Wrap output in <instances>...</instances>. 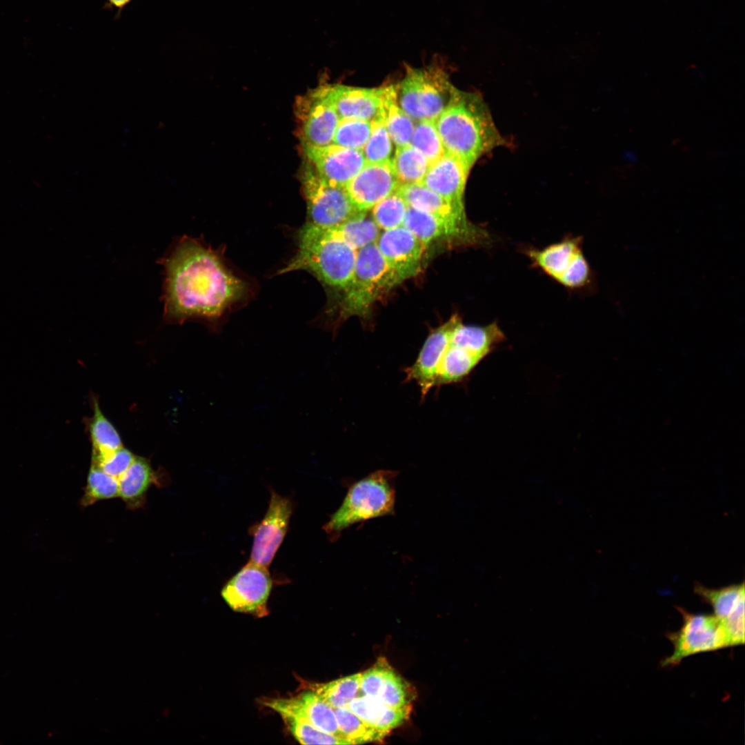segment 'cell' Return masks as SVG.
<instances>
[{"label":"cell","instance_id":"38","mask_svg":"<svg viewBox=\"0 0 745 745\" xmlns=\"http://www.w3.org/2000/svg\"><path fill=\"white\" fill-rule=\"evenodd\" d=\"M135 456L123 446L105 455L92 458V464L117 479L130 466Z\"/></svg>","mask_w":745,"mask_h":745},{"label":"cell","instance_id":"12","mask_svg":"<svg viewBox=\"0 0 745 745\" xmlns=\"http://www.w3.org/2000/svg\"><path fill=\"white\" fill-rule=\"evenodd\" d=\"M291 499L270 491L268 507L263 519L249 528L253 537L250 561L268 567L288 530L292 513Z\"/></svg>","mask_w":745,"mask_h":745},{"label":"cell","instance_id":"30","mask_svg":"<svg viewBox=\"0 0 745 745\" xmlns=\"http://www.w3.org/2000/svg\"><path fill=\"white\" fill-rule=\"evenodd\" d=\"M361 675L356 673L325 684H313L311 690L334 709L346 707L359 696Z\"/></svg>","mask_w":745,"mask_h":745},{"label":"cell","instance_id":"4","mask_svg":"<svg viewBox=\"0 0 745 745\" xmlns=\"http://www.w3.org/2000/svg\"><path fill=\"white\" fill-rule=\"evenodd\" d=\"M397 475L396 471L378 470L354 483L341 506L323 526L330 539L337 540L354 524L393 514Z\"/></svg>","mask_w":745,"mask_h":745},{"label":"cell","instance_id":"31","mask_svg":"<svg viewBox=\"0 0 745 745\" xmlns=\"http://www.w3.org/2000/svg\"><path fill=\"white\" fill-rule=\"evenodd\" d=\"M119 480L92 464L90 468L84 493L81 499L86 507L99 501L119 497Z\"/></svg>","mask_w":745,"mask_h":745},{"label":"cell","instance_id":"27","mask_svg":"<svg viewBox=\"0 0 745 745\" xmlns=\"http://www.w3.org/2000/svg\"><path fill=\"white\" fill-rule=\"evenodd\" d=\"M391 163L399 185L421 183L429 166L411 144L397 146Z\"/></svg>","mask_w":745,"mask_h":745},{"label":"cell","instance_id":"22","mask_svg":"<svg viewBox=\"0 0 745 745\" xmlns=\"http://www.w3.org/2000/svg\"><path fill=\"white\" fill-rule=\"evenodd\" d=\"M118 480L119 497L127 507L131 509H137L143 506L148 490L157 481L155 471L149 461L144 457L136 456Z\"/></svg>","mask_w":745,"mask_h":745},{"label":"cell","instance_id":"13","mask_svg":"<svg viewBox=\"0 0 745 745\" xmlns=\"http://www.w3.org/2000/svg\"><path fill=\"white\" fill-rule=\"evenodd\" d=\"M426 248L438 239H449L464 245H487L488 231L481 227L466 228L455 223L408 207L403 223Z\"/></svg>","mask_w":745,"mask_h":745},{"label":"cell","instance_id":"19","mask_svg":"<svg viewBox=\"0 0 745 745\" xmlns=\"http://www.w3.org/2000/svg\"><path fill=\"white\" fill-rule=\"evenodd\" d=\"M470 170L460 159L445 152L428 166L421 183L455 206L465 209L464 195Z\"/></svg>","mask_w":745,"mask_h":745},{"label":"cell","instance_id":"10","mask_svg":"<svg viewBox=\"0 0 745 745\" xmlns=\"http://www.w3.org/2000/svg\"><path fill=\"white\" fill-rule=\"evenodd\" d=\"M295 110L301 146L323 147L332 143L340 119L325 86L299 97Z\"/></svg>","mask_w":745,"mask_h":745},{"label":"cell","instance_id":"29","mask_svg":"<svg viewBox=\"0 0 745 745\" xmlns=\"http://www.w3.org/2000/svg\"><path fill=\"white\" fill-rule=\"evenodd\" d=\"M335 712L341 736L350 744L381 741L388 734L369 726L347 706L336 708Z\"/></svg>","mask_w":745,"mask_h":745},{"label":"cell","instance_id":"15","mask_svg":"<svg viewBox=\"0 0 745 745\" xmlns=\"http://www.w3.org/2000/svg\"><path fill=\"white\" fill-rule=\"evenodd\" d=\"M375 244L400 283L421 270L426 247L404 226L381 230Z\"/></svg>","mask_w":745,"mask_h":745},{"label":"cell","instance_id":"8","mask_svg":"<svg viewBox=\"0 0 745 745\" xmlns=\"http://www.w3.org/2000/svg\"><path fill=\"white\" fill-rule=\"evenodd\" d=\"M305 166L301 183L307 206V223L330 228L365 212L354 205L345 186L326 182L308 163Z\"/></svg>","mask_w":745,"mask_h":745},{"label":"cell","instance_id":"25","mask_svg":"<svg viewBox=\"0 0 745 745\" xmlns=\"http://www.w3.org/2000/svg\"><path fill=\"white\" fill-rule=\"evenodd\" d=\"M385 123L391 140L396 146L410 144L415 121L398 105L397 88L393 86L379 88Z\"/></svg>","mask_w":745,"mask_h":745},{"label":"cell","instance_id":"1","mask_svg":"<svg viewBox=\"0 0 745 745\" xmlns=\"http://www.w3.org/2000/svg\"><path fill=\"white\" fill-rule=\"evenodd\" d=\"M164 270L163 300L166 320L215 321L248 292L220 255L198 239L182 237L160 260Z\"/></svg>","mask_w":745,"mask_h":745},{"label":"cell","instance_id":"18","mask_svg":"<svg viewBox=\"0 0 745 745\" xmlns=\"http://www.w3.org/2000/svg\"><path fill=\"white\" fill-rule=\"evenodd\" d=\"M264 704L281 715H292L303 717L319 730L342 737L335 709L312 690L304 691L291 698L270 699L264 701Z\"/></svg>","mask_w":745,"mask_h":745},{"label":"cell","instance_id":"26","mask_svg":"<svg viewBox=\"0 0 745 745\" xmlns=\"http://www.w3.org/2000/svg\"><path fill=\"white\" fill-rule=\"evenodd\" d=\"M93 408L89 433L92 445V458H96L123 447V444L119 433L103 415L97 400L94 401Z\"/></svg>","mask_w":745,"mask_h":745},{"label":"cell","instance_id":"7","mask_svg":"<svg viewBox=\"0 0 745 745\" xmlns=\"http://www.w3.org/2000/svg\"><path fill=\"white\" fill-rule=\"evenodd\" d=\"M676 608L683 623L679 630L665 635L673 645V652L660 662L662 667H675L691 655L731 646L725 626L714 614H693L680 606Z\"/></svg>","mask_w":745,"mask_h":745},{"label":"cell","instance_id":"17","mask_svg":"<svg viewBox=\"0 0 745 745\" xmlns=\"http://www.w3.org/2000/svg\"><path fill=\"white\" fill-rule=\"evenodd\" d=\"M399 186L390 160L366 163L345 188L358 210L369 212L380 201L396 191Z\"/></svg>","mask_w":745,"mask_h":745},{"label":"cell","instance_id":"35","mask_svg":"<svg viewBox=\"0 0 745 745\" xmlns=\"http://www.w3.org/2000/svg\"><path fill=\"white\" fill-rule=\"evenodd\" d=\"M290 733L302 744H350L345 739L319 730L303 717L281 715Z\"/></svg>","mask_w":745,"mask_h":745},{"label":"cell","instance_id":"11","mask_svg":"<svg viewBox=\"0 0 745 745\" xmlns=\"http://www.w3.org/2000/svg\"><path fill=\"white\" fill-rule=\"evenodd\" d=\"M272 586L268 568L249 561L226 582L221 594L233 611L262 617L268 614Z\"/></svg>","mask_w":745,"mask_h":745},{"label":"cell","instance_id":"37","mask_svg":"<svg viewBox=\"0 0 745 745\" xmlns=\"http://www.w3.org/2000/svg\"><path fill=\"white\" fill-rule=\"evenodd\" d=\"M376 699L393 708L410 707L408 686L391 666L384 677Z\"/></svg>","mask_w":745,"mask_h":745},{"label":"cell","instance_id":"36","mask_svg":"<svg viewBox=\"0 0 745 745\" xmlns=\"http://www.w3.org/2000/svg\"><path fill=\"white\" fill-rule=\"evenodd\" d=\"M371 132L370 121L358 118L340 119L332 143L355 150H362Z\"/></svg>","mask_w":745,"mask_h":745},{"label":"cell","instance_id":"16","mask_svg":"<svg viewBox=\"0 0 745 745\" xmlns=\"http://www.w3.org/2000/svg\"><path fill=\"white\" fill-rule=\"evenodd\" d=\"M694 593L711 606L714 615L725 626L731 646L744 644V582L720 588H709L696 582Z\"/></svg>","mask_w":745,"mask_h":745},{"label":"cell","instance_id":"34","mask_svg":"<svg viewBox=\"0 0 745 745\" xmlns=\"http://www.w3.org/2000/svg\"><path fill=\"white\" fill-rule=\"evenodd\" d=\"M370 137L361 151L366 163H379L390 160L392 141L386 128L383 111L370 121Z\"/></svg>","mask_w":745,"mask_h":745},{"label":"cell","instance_id":"40","mask_svg":"<svg viewBox=\"0 0 745 745\" xmlns=\"http://www.w3.org/2000/svg\"><path fill=\"white\" fill-rule=\"evenodd\" d=\"M132 0H106L107 5L111 8H115L119 12L122 10Z\"/></svg>","mask_w":745,"mask_h":745},{"label":"cell","instance_id":"20","mask_svg":"<svg viewBox=\"0 0 745 745\" xmlns=\"http://www.w3.org/2000/svg\"><path fill=\"white\" fill-rule=\"evenodd\" d=\"M325 86L339 119L358 118L371 121L383 111L379 88L343 85Z\"/></svg>","mask_w":745,"mask_h":745},{"label":"cell","instance_id":"14","mask_svg":"<svg viewBox=\"0 0 745 745\" xmlns=\"http://www.w3.org/2000/svg\"><path fill=\"white\" fill-rule=\"evenodd\" d=\"M301 148L307 163L316 173L335 186H346L366 164L361 150L334 143L323 147L301 146Z\"/></svg>","mask_w":745,"mask_h":745},{"label":"cell","instance_id":"3","mask_svg":"<svg viewBox=\"0 0 745 745\" xmlns=\"http://www.w3.org/2000/svg\"><path fill=\"white\" fill-rule=\"evenodd\" d=\"M297 251L278 274L304 270L326 286L345 290L355 268L357 250L330 228L306 223L297 231Z\"/></svg>","mask_w":745,"mask_h":745},{"label":"cell","instance_id":"39","mask_svg":"<svg viewBox=\"0 0 745 745\" xmlns=\"http://www.w3.org/2000/svg\"><path fill=\"white\" fill-rule=\"evenodd\" d=\"M390 666L383 658L361 673L360 692L363 695L376 699L384 677Z\"/></svg>","mask_w":745,"mask_h":745},{"label":"cell","instance_id":"5","mask_svg":"<svg viewBox=\"0 0 745 745\" xmlns=\"http://www.w3.org/2000/svg\"><path fill=\"white\" fill-rule=\"evenodd\" d=\"M399 284L375 243L357 250L351 280L343 290L340 318L367 317L374 303Z\"/></svg>","mask_w":745,"mask_h":745},{"label":"cell","instance_id":"6","mask_svg":"<svg viewBox=\"0 0 745 745\" xmlns=\"http://www.w3.org/2000/svg\"><path fill=\"white\" fill-rule=\"evenodd\" d=\"M459 90L445 72L434 67L408 68L399 86V106L414 121H435Z\"/></svg>","mask_w":745,"mask_h":745},{"label":"cell","instance_id":"2","mask_svg":"<svg viewBox=\"0 0 745 745\" xmlns=\"http://www.w3.org/2000/svg\"><path fill=\"white\" fill-rule=\"evenodd\" d=\"M446 152L469 168L484 154L504 143L479 95L459 90L435 121Z\"/></svg>","mask_w":745,"mask_h":745},{"label":"cell","instance_id":"33","mask_svg":"<svg viewBox=\"0 0 745 745\" xmlns=\"http://www.w3.org/2000/svg\"><path fill=\"white\" fill-rule=\"evenodd\" d=\"M408 204L396 190L380 201L370 210L371 217L381 230H388L403 226Z\"/></svg>","mask_w":745,"mask_h":745},{"label":"cell","instance_id":"28","mask_svg":"<svg viewBox=\"0 0 745 745\" xmlns=\"http://www.w3.org/2000/svg\"><path fill=\"white\" fill-rule=\"evenodd\" d=\"M330 228L356 250L375 243L381 232L368 212Z\"/></svg>","mask_w":745,"mask_h":745},{"label":"cell","instance_id":"32","mask_svg":"<svg viewBox=\"0 0 745 745\" xmlns=\"http://www.w3.org/2000/svg\"><path fill=\"white\" fill-rule=\"evenodd\" d=\"M410 144L424 156L428 166L446 152L434 120L417 121Z\"/></svg>","mask_w":745,"mask_h":745},{"label":"cell","instance_id":"24","mask_svg":"<svg viewBox=\"0 0 745 745\" xmlns=\"http://www.w3.org/2000/svg\"><path fill=\"white\" fill-rule=\"evenodd\" d=\"M504 339L505 335L496 322L479 326L464 325L461 321L451 335L453 343L482 358Z\"/></svg>","mask_w":745,"mask_h":745},{"label":"cell","instance_id":"9","mask_svg":"<svg viewBox=\"0 0 745 745\" xmlns=\"http://www.w3.org/2000/svg\"><path fill=\"white\" fill-rule=\"evenodd\" d=\"M582 244L581 237H568L541 249H529L526 255L535 266L563 286L580 288L593 282Z\"/></svg>","mask_w":745,"mask_h":745},{"label":"cell","instance_id":"21","mask_svg":"<svg viewBox=\"0 0 745 745\" xmlns=\"http://www.w3.org/2000/svg\"><path fill=\"white\" fill-rule=\"evenodd\" d=\"M397 190L411 208L452 221L466 228L478 227L468 220L465 209L455 206L421 183L400 185Z\"/></svg>","mask_w":745,"mask_h":745},{"label":"cell","instance_id":"23","mask_svg":"<svg viewBox=\"0 0 745 745\" xmlns=\"http://www.w3.org/2000/svg\"><path fill=\"white\" fill-rule=\"evenodd\" d=\"M347 707L369 726L388 734L408 719L410 708H393L363 695L352 699Z\"/></svg>","mask_w":745,"mask_h":745}]
</instances>
